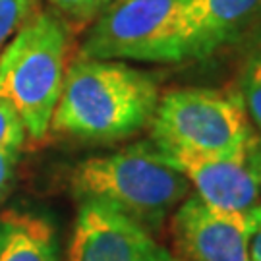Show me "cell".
I'll return each instance as SVG.
<instances>
[{"instance_id": "12", "label": "cell", "mask_w": 261, "mask_h": 261, "mask_svg": "<svg viewBox=\"0 0 261 261\" xmlns=\"http://www.w3.org/2000/svg\"><path fill=\"white\" fill-rule=\"evenodd\" d=\"M37 0H0V53L33 14Z\"/></svg>"}, {"instance_id": "8", "label": "cell", "mask_w": 261, "mask_h": 261, "mask_svg": "<svg viewBox=\"0 0 261 261\" xmlns=\"http://www.w3.org/2000/svg\"><path fill=\"white\" fill-rule=\"evenodd\" d=\"M163 151V149H161ZM176 167L196 196L207 205L255 219L261 211V190L250 153L246 155H199L184 151H163Z\"/></svg>"}, {"instance_id": "11", "label": "cell", "mask_w": 261, "mask_h": 261, "mask_svg": "<svg viewBox=\"0 0 261 261\" xmlns=\"http://www.w3.org/2000/svg\"><path fill=\"white\" fill-rule=\"evenodd\" d=\"M240 99L253 130L261 138V45L253 48L246 58L240 72Z\"/></svg>"}, {"instance_id": "16", "label": "cell", "mask_w": 261, "mask_h": 261, "mask_svg": "<svg viewBox=\"0 0 261 261\" xmlns=\"http://www.w3.org/2000/svg\"><path fill=\"white\" fill-rule=\"evenodd\" d=\"M250 261H261V213L255 219V228L250 240Z\"/></svg>"}, {"instance_id": "14", "label": "cell", "mask_w": 261, "mask_h": 261, "mask_svg": "<svg viewBox=\"0 0 261 261\" xmlns=\"http://www.w3.org/2000/svg\"><path fill=\"white\" fill-rule=\"evenodd\" d=\"M60 18L75 23H87L103 12L112 0H48Z\"/></svg>"}, {"instance_id": "1", "label": "cell", "mask_w": 261, "mask_h": 261, "mask_svg": "<svg viewBox=\"0 0 261 261\" xmlns=\"http://www.w3.org/2000/svg\"><path fill=\"white\" fill-rule=\"evenodd\" d=\"M159 99V80L151 72L77 56L66 70L50 128L97 143L128 140L149 128Z\"/></svg>"}, {"instance_id": "15", "label": "cell", "mask_w": 261, "mask_h": 261, "mask_svg": "<svg viewBox=\"0 0 261 261\" xmlns=\"http://www.w3.org/2000/svg\"><path fill=\"white\" fill-rule=\"evenodd\" d=\"M19 161V149L16 147H6V149H0V197L6 194L10 182L14 178L16 167H18Z\"/></svg>"}, {"instance_id": "2", "label": "cell", "mask_w": 261, "mask_h": 261, "mask_svg": "<svg viewBox=\"0 0 261 261\" xmlns=\"http://www.w3.org/2000/svg\"><path fill=\"white\" fill-rule=\"evenodd\" d=\"M70 182L77 201H101L151 234H157L194 192L151 140L84 159Z\"/></svg>"}, {"instance_id": "13", "label": "cell", "mask_w": 261, "mask_h": 261, "mask_svg": "<svg viewBox=\"0 0 261 261\" xmlns=\"http://www.w3.org/2000/svg\"><path fill=\"white\" fill-rule=\"evenodd\" d=\"M25 138H28V132L18 111L8 99L0 95V149H6V147L21 149Z\"/></svg>"}, {"instance_id": "5", "label": "cell", "mask_w": 261, "mask_h": 261, "mask_svg": "<svg viewBox=\"0 0 261 261\" xmlns=\"http://www.w3.org/2000/svg\"><path fill=\"white\" fill-rule=\"evenodd\" d=\"M82 58L176 64L190 58L182 0H112L80 45Z\"/></svg>"}, {"instance_id": "4", "label": "cell", "mask_w": 261, "mask_h": 261, "mask_svg": "<svg viewBox=\"0 0 261 261\" xmlns=\"http://www.w3.org/2000/svg\"><path fill=\"white\" fill-rule=\"evenodd\" d=\"M149 132L159 149L199 155H246L259 138L238 91L211 87L161 95Z\"/></svg>"}, {"instance_id": "10", "label": "cell", "mask_w": 261, "mask_h": 261, "mask_svg": "<svg viewBox=\"0 0 261 261\" xmlns=\"http://www.w3.org/2000/svg\"><path fill=\"white\" fill-rule=\"evenodd\" d=\"M0 261H58L53 223L31 211H4L0 215Z\"/></svg>"}, {"instance_id": "3", "label": "cell", "mask_w": 261, "mask_h": 261, "mask_svg": "<svg viewBox=\"0 0 261 261\" xmlns=\"http://www.w3.org/2000/svg\"><path fill=\"white\" fill-rule=\"evenodd\" d=\"M70 29L56 12H33L0 53V95L33 141L50 130L68 70Z\"/></svg>"}, {"instance_id": "7", "label": "cell", "mask_w": 261, "mask_h": 261, "mask_svg": "<svg viewBox=\"0 0 261 261\" xmlns=\"http://www.w3.org/2000/svg\"><path fill=\"white\" fill-rule=\"evenodd\" d=\"M255 219L215 209L197 196H188L170 217L176 257L180 261H250Z\"/></svg>"}, {"instance_id": "6", "label": "cell", "mask_w": 261, "mask_h": 261, "mask_svg": "<svg viewBox=\"0 0 261 261\" xmlns=\"http://www.w3.org/2000/svg\"><path fill=\"white\" fill-rule=\"evenodd\" d=\"M66 261H180L155 234L101 201H80Z\"/></svg>"}, {"instance_id": "9", "label": "cell", "mask_w": 261, "mask_h": 261, "mask_svg": "<svg viewBox=\"0 0 261 261\" xmlns=\"http://www.w3.org/2000/svg\"><path fill=\"white\" fill-rule=\"evenodd\" d=\"M190 58H207L238 43L261 21V0H182Z\"/></svg>"}, {"instance_id": "17", "label": "cell", "mask_w": 261, "mask_h": 261, "mask_svg": "<svg viewBox=\"0 0 261 261\" xmlns=\"http://www.w3.org/2000/svg\"><path fill=\"white\" fill-rule=\"evenodd\" d=\"M250 161H252L253 172H255V176H257L259 190H261V138H257V141L253 143L252 151H250Z\"/></svg>"}]
</instances>
